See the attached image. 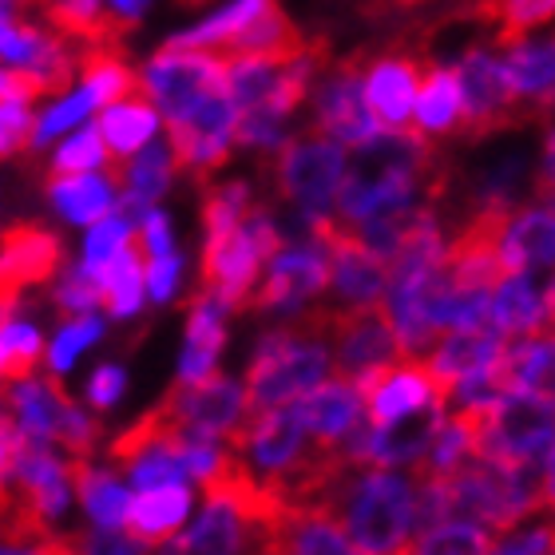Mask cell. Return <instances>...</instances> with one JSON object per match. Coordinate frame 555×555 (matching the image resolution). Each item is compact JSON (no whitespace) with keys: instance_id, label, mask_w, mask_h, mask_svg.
I'll list each match as a JSON object with an SVG mask.
<instances>
[{"instance_id":"6da1fadb","label":"cell","mask_w":555,"mask_h":555,"mask_svg":"<svg viewBox=\"0 0 555 555\" xmlns=\"http://www.w3.org/2000/svg\"><path fill=\"white\" fill-rule=\"evenodd\" d=\"M231 60L198 48H163L143 68V88L151 104H159L167 119V143L175 155V171L207 183L222 163L231 159V143L238 131V104L227 80Z\"/></svg>"},{"instance_id":"7a4b0ae2","label":"cell","mask_w":555,"mask_h":555,"mask_svg":"<svg viewBox=\"0 0 555 555\" xmlns=\"http://www.w3.org/2000/svg\"><path fill=\"white\" fill-rule=\"evenodd\" d=\"M440 191H444V175L428 147V135H421L416 128H385L346 151V175H341L334 215L337 222L358 227L377 215L437 203Z\"/></svg>"},{"instance_id":"3957f363","label":"cell","mask_w":555,"mask_h":555,"mask_svg":"<svg viewBox=\"0 0 555 555\" xmlns=\"http://www.w3.org/2000/svg\"><path fill=\"white\" fill-rule=\"evenodd\" d=\"M306 508L322 512L370 555H405L416 540V473L337 461Z\"/></svg>"},{"instance_id":"277c9868","label":"cell","mask_w":555,"mask_h":555,"mask_svg":"<svg viewBox=\"0 0 555 555\" xmlns=\"http://www.w3.org/2000/svg\"><path fill=\"white\" fill-rule=\"evenodd\" d=\"M334 365L330 353V313L325 306L306 310L294 325L270 330L258 341L250 370H246V413H270L289 405L325 382Z\"/></svg>"},{"instance_id":"5b68a950","label":"cell","mask_w":555,"mask_h":555,"mask_svg":"<svg viewBox=\"0 0 555 555\" xmlns=\"http://www.w3.org/2000/svg\"><path fill=\"white\" fill-rule=\"evenodd\" d=\"M473 425L476 456L512 464H544L555 440V401L532 389H508L492 405L461 409Z\"/></svg>"},{"instance_id":"8992f818","label":"cell","mask_w":555,"mask_h":555,"mask_svg":"<svg viewBox=\"0 0 555 555\" xmlns=\"http://www.w3.org/2000/svg\"><path fill=\"white\" fill-rule=\"evenodd\" d=\"M282 246V231L267 210H250L234 231L203 243V289H210L231 313L250 310L262 267Z\"/></svg>"},{"instance_id":"52a82bcc","label":"cell","mask_w":555,"mask_h":555,"mask_svg":"<svg viewBox=\"0 0 555 555\" xmlns=\"http://www.w3.org/2000/svg\"><path fill=\"white\" fill-rule=\"evenodd\" d=\"M346 175V151L341 143L322 131L286 135V143L274 151V186L289 207L301 210V219H325L337 207Z\"/></svg>"},{"instance_id":"ba28073f","label":"cell","mask_w":555,"mask_h":555,"mask_svg":"<svg viewBox=\"0 0 555 555\" xmlns=\"http://www.w3.org/2000/svg\"><path fill=\"white\" fill-rule=\"evenodd\" d=\"M171 428V437L219 440L231 437L234 425L246 413V389L210 373L203 382H175L159 405H155Z\"/></svg>"},{"instance_id":"9c48e42d","label":"cell","mask_w":555,"mask_h":555,"mask_svg":"<svg viewBox=\"0 0 555 555\" xmlns=\"http://www.w3.org/2000/svg\"><path fill=\"white\" fill-rule=\"evenodd\" d=\"M456 80H461L464 95V119L461 131L468 139H485L496 135L504 128H516L524 119L520 100L512 92L508 72H504V56L488 52V48H468L456 64Z\"/></svg>"},{"instance_id":"30bf717a","label":"cell","mask_w":555,"mask_h":555,"mask_svg":"<svg viewBox=\"0 0 555 555\" xmlns=\"http://www.w3.org/2000/svg\"><path fill=\"white\" fill-rule=\"evenodd\" d=\"M330 313V341H334V365L341 377H361L365 370L377 365H393L409 358L401 337H397L385 301L377 306H358V310H341V306H325Z\"/></svg>"},{"instance_id":"8fae6325","label":"cell","mask_w":555,"mask_h":555,"mask_svg":"<svg viewBox=\"0 0 555 555\" xmlns=\"http://www.w3.org/2000/svg\"><path fill=\"white\" fill-rule=\"evenodd\" d=\"M322 289H330V250L318 238L282 246L267 262V278L258 282L250 310L258 313H298Z\"/></svg>"},{"instance_id":"7c38bea8","label":"cell","mask_w":555,"mask_h":555,"mask_svg":"<svg viewBox=\"0 0 555 555\" xmlns=\"http://www.w3.org/2000/svg\"><path fill=\"white\" fill-rule=\"evenodd\" d=\"M313 124L330 139H337L341 147H358L370 135H377V116H373L370 100H365V68L361 56L346 60L330 72V80L322 83V92L313 100Z\"/></svg>"},{"instance_id":"4fadbf2b","label":"cell","mask_w":555,"mask_h":555,"mask_svg":"<svg viewBox=\"0 0 555 555\" xmlns=\"http://www.w3.org/2000/svg\"><path fill=\"white\" fill-rule=\"evenodd\" d=\"M508 341L496 330V325H476V330H449L440 334V341L428 349V370L437 373V382L444 385V393L456 389V382L473 377V373L496 370L504 353H508Z\"/></svg>"},{"instance_id":"5bb4252c","label":"cell","mask_w":555,"mask_h":555,"mask_svg":"<svg viewBox=\"0 0 555 555\" xmlns=\"http://www.w3.org/2000/svg\"><path fill=\"white\" fill-rule=\"evenodd\" d=\"M421 72L425 64L409 52H389L377 56L365 68V100H370L373 116L385 128H405L413 119L416 92H421Z\"/></svg>"},{"instance_id":"9a60e30c","label":"cell","mask_w":555,"mask_h":555,"mask_svg":"<svg viewBox=\"0 0 555 555\" xmlns=\"http://www.w3.org/2000/svg\"><path fill=\"white\" fill-rule=\"evenodd\" d=\"M0 405L16 416V425L24 428V437L60 444V428H64L72 397L64 393L60 373H48V377H36L33 373V377H24V382H12L9 389L0 393Z\"/></svg>"},{"instance_id":"2e32d148","label":"cell","mask_w":555,"mask_h":555,"mask_svg":"<svg viewBox=\"0 0 555 555\" xmlns=\"http://www.w3.org/2000/svg\"><path fill=\"white\" fill-rule=\"evenodd\" d=\"M500 255L508 274H535V270L555 267V203H535V207L512 210Z\"/></svg>"},{"instance_id":"e0dca14e","label":"cell","mask_w":555,"mask_h":555,"mask_svg":"<svg viewBox=\"0 0 555 555\" xmlns=\"http://www.w3.org/2000/svg\"><path fill=\"white\" fill-rule=\"evenodd\" d=\"M444 416H449V405H444V401H433V405L416 409V413L401 416V421H393V425L373 428L365 461L382 464V468H405V464L413 468V464H421V456L428 452V444H433V437H437V428L444 425Z\"/></svg>"},{"instance_id":"ac0fdd59","label":"cell","mask_w":555,"mask_h":555,"mask_svg":"<svg viewBox=\"0 0 555 555\" xmlns=\"http://www.w3.org/2000/svg\"><path fill=\"white\" fill-rule=\"evenodd\" d=\"M504 72L520 112H552L555 107V36L544 40H516L504 48Z\"/></svg>"},{"instance_id":"d6986e66","label":"cell","mask_w":555,"mask_h":555,"mask_svg":"<svg viewBox=\"0 0 555 555\" xmlns=\"http://www.w3.org/2000/svg\"><path fill=\"white\" fill-rule=\"evenodd\" d=\"M301 421L310 428V437L322 444V449H337L341 437L365 416V401H361L358 385L349 377H337V382L313 385L310 393L298 397Z\"/></svg>"},{"instance_id":"ffe728a7","label":"cell","mask_w":555,"mask_h":555,"mask_svg":"<svg viewBox=\"0 0 555 555\" xmlns=\"http://www.w3.org/2000/svg\"><path fill=\"white\" fill-rule=\"evenodd\" d=\"M227 306H222L210 289H198L191 306H186V346L183 358H179V382H203L215 373L219 365V353L227 346Z\"/></svg>"},{"instance_id":"44dd1931","label":"cell","mask_w":555,"mask_h":555,"mask_svg":"<svg viewBox=\"0 0 555 555\" xmlns=\"http://www.w3.org/2000/svg\"><path fill=\"white\" fill-rule=\"evenodd\" d=\"M488 322L504 337L547 334V286H540L532 274H504L492 289Z\"/></svg>"},{"instance_id":"7402d4cb","label":"cell","mask_w":555,"mask_h":555,"mask_svg":"<svg viewBox=\"0 0 555 555\" xmlns=\"http://www.w3.org/2000/svg\"><path fill=\"white\" fill-rule=\"evenodd\" d=\"M33 4L44 12L52 33H60L64 40L80 48L124 44V36L131 33V24L119 21L104 0H33Z\"/></svg>"},{"instance_id":"603a6c76","label":"cell","mask_w":555,"mask_h":555,"mask_svg":"<svg viewBox=\"0 0 555 555\" xmlns=\"http://www.w3.org/2000/svg\"><path fill=\"white\" fill-rule=\"evenodd\" d=\"M313 48V40L301 36V28L289 21L286 12L278 9L274 0L262 4L255 21L246 24L243 33L234 36L231 44L222 48L219 56H262V60H298Z\"/></svg>"},{"instance_id":"cb8c5ba5","label":"cell","mask_w":555,"mask_h":555,"mask_svg":"<svg viewBox=\"0 0 555 555\" xmlns=\"http://www.w3.org/2000/svg\"><path fill=\"white\" fill-rule=\"evenodd\" d=\"M274 555H370V552H361L322 512L286 508V516L274 524Z\"/></svg>"},{"instance_id":"d4e9b609","label":"cell","mask_w":555,"mask_h":555,"mask_svg":"<svg viewBox=\"0 0 555 555\" xmlns=\"http://www.w3.org/2000/svg\"><path fill=\"white\" fill-rule=\"evenodd\" d=\"M191 488L186 485H159V488H143L139 496H131L128 508V532H135L139 540H147L151 547L175 540V532L186 524L191 516Z\"/></svg>"},{"instance_id":"484cf974","label":"cell","mask_w":555,"mask_h":555,"mask_svg":"<svg viewBox=\"0 0 555 555\" xmlns=\"http://www.w3.org/2000/svg\"><path fill=\"white\" fill-rule=\"evenodd\" d=\"M68 464H72V488H76L88 520L100 524V528H124L131 508V492L124 488V480L116 473H107V468H95L92 461H76L72 456Z\"/></svg>"},{"instance_id":"4316f807","label":"cell","mask_w":555,"mask_h":555,"mask_svg":"<svg viewBox=\"0 0 555 555\" xmlns=\"http://www.w3.org/2000/svg\"><path fill=\"white\" fill-rule=\"evenodd\" d=\"M80 76L83 88L95 95V104H119V100H135L143 95V80L131 72L128 56H124V44H92L80 52Z\"/></svg>"},{"instance_id":"83f0119b","label":"cell","mask_w":555,"mask_h":555,"mask_svg":"<svg viewBox=\"0 0 555 555\" xmlns=\"http://www.w3.org/2000/svg\"><path fill=\"white\" fill-rule=\"evenodd\" d=\"M413 119H416V131H421V135H449V131L461 128L464 95H461L456 72L425 68V80H421V92H416Z\"/></svg>"},{"instance_id":"f1b7e54d","label":"cell","mask_w":555,"mask_h":555,"mask_svg":"<svg viewBox=\"0 0 555 555\" xmlns=\"http://www.w3.org/2000/svg\"><path fill=\"white\" fill-rule=\"evenodd\" d=\"M143 243H139V234H131V243L119 250L107 267L92 270L100 278V289H104V306L112 318H131L139 310V301H143V286H147V267H143Z\"/></svg>"},{"instance_id":"f546056e","label":"cell","mask_w":555,"mask_h":555,"mask_svg":"<svg viewBox=\"0 0 555 555\" xmlns=\"http://www.w3.org/2000/svg\"><path fill=\"white\" fill-rule=\"evenodd\" d=\"M155 128H159V112L151 104H143V95L107 104V112L100 116V131H104L107 151H112V171H116L128 155H135L139 147H147Z\"/></svg>"},{"instance_id":"4dcf8cb0","label":"cell","mask_w":555,"mask_h":555,"mask_svg":"<svg viewBox=\"0 0 555 555\" xmlns=\"http://www.w3.org/2000/svg\"><path fill=\"white\" fill-rule=\"evenodd\" d=\"M48 186V195L52 203L60 207V215L68 222H80V227H92L100 222L104 215L116 210V191L107 179H95L92 171L88 175H64V179H52Z\"/></svg>"},{"instance_id":"1f68e13d","label":"cell","mask_w":555,"mask_h":555,"mask_svg":"<svg viewBox=\"0 0 555 555\" xmlns=\"http://www.w3.org/2000/svg\"><path fill=\"white\" fill-rule=\"evenodd\" d=\"M171 175H175L171 143H147V147H139L135 155H128V159L119 163L116 171H112V183H119L124 191H131V195H139V198H147V203H155V198L171 186Z\"/></svg>"},{"instance_id":"d6a6232c","label":"cell","mask_w":555,"mask_h":555,"mask_svg":"<svg viewBox=\"0 0 555 555\" xmlns=\"http://www.w3.org/2000/svg\"><path fill=\"white\" fill-rule=\"evenodd\" d=\"M267 0H231V4H222L215 16H207L203 24L195 28H186V33L171 36L167 48H198V52H222V48L231 44L234 36L243 33L246 24L255 21L258 12H262Z\"/></svg>"},{"instance_id":"836d02e7","label":"cell","mask_w":555,"mask_h":555,"mask_svg":"<svg viewBox=\"0 0 555 555\" xmlns=\"http://www.w3.org/2000/svg\"><path fill=\"white\" fill-rule=\"evenodd\" d=\"M492 532L473 520H444L421 532L405 555H488Z\"/></svg>"},{"instance_id":"e575fe53","label":"cell","mask_w":555,"mask_h":555,"mask_svg":"<svg viewBox=\"0 0 555 555\" xmlns=\"http://www.w3.org/2000/svg\"><path fill=\"white\" fill-rule=\"evenodd\" d=\"M40 358H44V337L36 325L21 322V318H9L0 325V377L4 382L33 377Z\"/></svg>"},{"instance_id":"d590c367","label":"cell","mask_w":555,"mask_h":555,"mask_svg":"<svg viewBox=\"0 0 555 555\" xmlns=\"http://www.w3.org/2000/svg\"><path fill=\"white\" fill-rule=\"evenodd\" d=\"M485 16L496 28V44L508 48L516 40L547 24L555 16V0H492L485 9Z\"/></svg>"},{"instance_id":"8d00e7d4","label":"cell","mask_w":555,"mask_h":555,"mask_svg":"<svg viewBox=\"0 0 555 555\" xmlns=\"http://www.w3.org/2000/svg\"><path fill=\"white\" fill-rule=\"evenodd\" d=\"M112 163V151L104 143V131L100 128H83L68 139V143H60V151L52 155V167H48L44 183L52 179H64V175H88L95 167H107Z\"/></svg>"},{"instance_id":"74e56055","label":"cell","mask_w":555,"mask_h":555,"mask_svg":"<svg viewBox=\"0 0 555 555\" xmlns=\"http://www.w3.org/2000/svg\"><path fill=\"white\" fill-rule=\"evenodd\" d=\"M552 544H555V512L540 508L528 520L512 524V528L492 535L488 555H547Z\"/></svg>"},{"instance_id":"f35d334b","label":"cell","mask_w":555,"mask_h":555,"mask_svg":"<svg viewBox=\"0 0 555 555\" xmlns=\"http://www.w3.org/2000/svg\"><path fill=\"white\" fill-rule=\"evenodd\" d=\"M250 210H255V203H250V186L238 183V179H234V183L207 186V198H203V231H207V238L234 231Z\"/></svg>"},{"instance_id":"ab89813d","label":"cell","mask_w":555,"mask_h":555,"mask_svg":"<svg viewBox=\"0 0 555 555\" xmlns=\"http://www.w3.org/2000/svg\"><path fill=\"white\" fill-rule=\"evenodd\" d=\"M36 147L33 100H0V163L24 159Z\"/></svg>"},{"instance_id":"60d3db41","label":"cell","mask_w":555,"mask_h":555,"mask_svg":"<svg viewBox=\"0 0 555 555\" xmlns=\"http://www.w3.org/2000/svg\"><path fill=\"white\" fill-rule=\"evenodd\" d=\"M131 485L143 492V488H159V485H186V468L179 461V452L163 440V444H151L147 452H139L135 461L128 464Z\"/></svg>"},{"instance_id":"b9f144b4","label":"cell","mask_w":555,"mask_h":555,"mask_svg":"<svg viewBox=\"0 0 555 555\" xmlns=\"http://www.w3.org/2000/svg\"><path fill=\"white\" fill-rule=\"evenodd\" d=\"M104 334V322L95 313H80V318H68V325H60L56 341L48 349V370L52 373H68L76 365L83 349L92 346L95 337Z\"/></svg>"},{"instance_id":"7bdbcfd3","label":"cell","mask_w":555,"mask_h":555,"mask_svg":"<svg viewBox=\"0 0 555 555\" xmlns=\"http://www.w3.org/2000/svg\"><path fill=\"white\" fill-rule=\"evenodd\" d=\"M52 301L64 318H80V313H92L95 306H104V289H100V278L88 267H72L52 289Z\"/></svg>"},{"instance_id":"ee69618b","label":"cell","mask_w":555,"mask_h":555,"mask_svg":"<svg viewBox=\"0 0 555 555\" xmlns=\"http://www.w3.org/2000/svg\"><path fill=\"white\" fill-rule=\"evenodd\" d=\"M28 444L24 428L16 425V416L0 405V520L9 516L12 500H16V464H21V452Z\"/></svg>"},{"instance_id":"f6af8a7d","label":"cell","mask_w":555,"mask_h":555,"mask_svg":"<svg viewBox=\"0 0 555 555\" xmlns=\"http://www.w3.org/2000/svg\"><path fill=\"white\" fill-rule=\"evenodd\" d=\"M131 222L124 215H104L100 222H92V231H88V246H83V267H107L112 258L131 243Z\"/></svg>"},{"instance_id":"bcb514c9","label":"cell","mask_w":555,"mask_h":555,"mask_svg":"<svg viewBox=\"0 0 555 555\" xmlns=\"http://www.w3.org/2000/svg\"><path fill=\"white\" fill-rule=\"evenodd\" d=\"M72 547H76V555H151V544L139 540L135 532L100 528V524L92 532H72Z\"/></svg>"},{"instance_id":"7dc6e473","label":"cell","mask_w":555,"mask_h":555,"mask_svg":"<svg viewBox=\"0 0 555 555\" xmlns=\"http://www.w3.org/2000/svg\"><path fill=\"white\" fill-rule=\"evenodd\" d=\"M92 107H100V104H95V95L88 92V88L76 95H60V104L48 107V116L36 124V147H44L60 131H68L72 124H80L83 116H92Z\"/></svg>"},{"instance_id":"c3c4849f","label":"cell","mask_w":555,"mask_h":555,"mask_svg":"<svg viewBox=\"0 0 555 555\" xmlns=\"http://www.w3.org/2000/svg\"><path fill=\"white\" fill-rule=\"evenodd\" d=\"M179 274H183V258L175 255H159L147 258V294L155 301H171L175 289H179Z\"/></svg>"},{"instance_id":"681fc988","label":"cell","mask_w":555,"mask_h":555,"mask_svg":"<svg viewBox=\"0 0 555 555\" xmlns=\"http://www.w3.org/2000/svg\"><path fill=\"white\" fill-rule=\"evenodd\" d=\"M124 389H128V373L119 370V365H100L92 373V382H88V401L95 409H112L124 397Z\"/></svg>"},{"instance_id":"f907efd6","label":"cell","mask_w":555,"mask_h":555,"mask_svg":"<svg viewBox=\"0 0 555 555\" xmlns=\"http://www.w3.org/2000/svg\"><path fill=\"white\" fill-rule=\"evenodd\" d=\"M0 555H76L72 532H52L44 540H12L0 535Z\"/></svg>"},{"instance_id":"816d5d0a","label":"cell","mask_w":555,"mask_h":555,"mask_svg":"<svg viewBox=\"0 0 555 555\" xmlns=\"http://www.w3.org/2000/svg\"><path fill=\"white\" fill-rule=\"evenodd\" d=\"M139 243H143V250H147V258H159V255H171V222H167V215H159V210H151L147 219L139 222Z\"/></svg>"},{"instance_id":"f5cc1de1","label":"cell","mask_w":555,"mask_h":555,"mask_svg":"<svg viewBox=\"0 0 555 555\" xmlns=\"http://www.w3.org/2000/svg\"><path fill=\"white\" fill-rule=\"evenodd\" d=\"M535 191H540V198H552L555 195V128L547 131V139H544V163H540V179H535Z\"/></svg>"},{"instance_id":"db71d44e","label":"cell","mask_w":555,"mask_h":555,"mask_svg":"<svg viewBox=\"0 0 555 555\" xmlns=\"http://www.w3.org/2000/svg\"><path fill=\"white\" fill-rule=\"evenodd\" d=\"M147 4H151V0H107V9L116 12L124 24H131V28L139 24V16H143V9H147Z\"/></svg>"},{"instance_id":"11a10c76","label":"cell","mask_w":555,"mask_h":555,"mask_svg":"<svg viewBox=\"0 0 555 555\" xmlns=\"http://www.w3.org/2000/svg\"><path fill=\"white\" fill-rule=\"evenodd\" d=\"M544 504L555 512V440H552V452H547V461H544Z\"/></svg>"},{"instance_id":"9f6ffc18","label":"cell","mask_w":555,"mask_h":555,"mask_svg":"<svg viewBox=\"0 0 555 555\" xmlns=\"http://www.w3.org/2000/svg\"><path fill=\"white\" fill-rule=\"evenodd\" d=\"M397 4H421V0H397Z\"/></svg>"},{"instance_id":"6f0895ef","label":"cell","mask_w":555,"mask_h":555,"mask_svg":"<svg viewBox=\"0 0 555 555\" xmlns=\"http://www.w3.org/2000/svg\"><path fill=\"white\" fill-rule=\"evenodd\" d=\"M544 203H555V195H552V198H544Z\"/></svg>"},{"instance_id":"680465c9","label":"cell","mask_w":555,"mask_h":555,"mask_svg":"<svg viewBox=\"0 0 555 555\" xmlns=\"http://www.w3.org/2000/svg\"><path fill=\"white\" fill-rule=\"evenodd\" d=\"M547 555H555V544H552V552H547Z\"/></svg>"}]
</instances>
